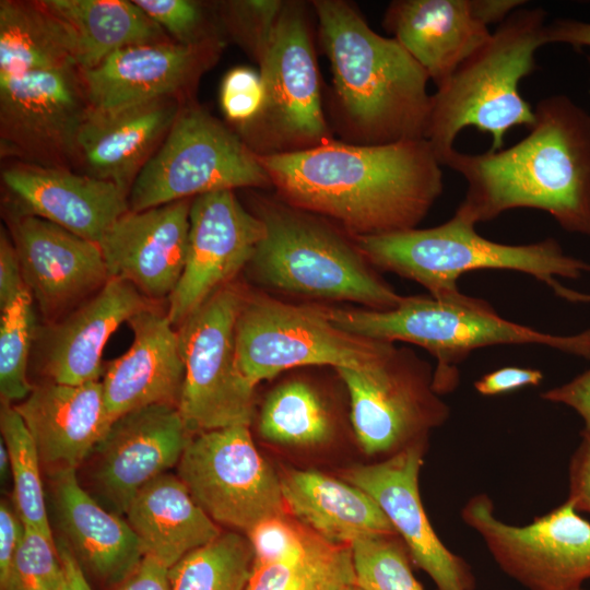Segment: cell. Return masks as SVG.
I'll use <instances>...</instances> for the list:
<instances>
[{
	"instance_id": "cell-1",
	"label": "cell",
	"mask_w": 590,
	"mask_h": 590,
	"mask_svg": "<svg viewBox=\"0 0 590 590\" xmlns=\"http://www.w3.org/2000/svg\"><path fill=\"white\" fill-rule=\"evenodd\" d=\"M258 155L291 204L340 222L355 237L416 228L444 190L442 165L426 139L389 144L328 140Z\"/></svg>"
},
{
	"instance_id": "cell-2",
	"label": "cell",
	"mask_w": 590,
	"mask_h": 590,
	"mask_svg": "<svg viewBox=\"0 0 590 590\" xmlns=\"http://www.w3.org/2000/svg\"><path fill=\"white\" fill-rule=\"evenodd\" d=\"M534 116L529 133L509 148L476 154L455 148L441 158L467 181L456 211L477 224L536 209L590 238V113L553 94L536 103Z\"/></svg>"
},
{
	"instance_id": "cell-3",
	"label": "cell",
	"mask_w": 590,
	"mask_h": 590,
	"mask_svg": "<svg viewBox=\"0 0 590 590\" xmlns=\"http://www.w3.org/2000/svg\"><path fill=\"white\" fill-rule=\"evenodd\" d=\"M314 7L339 106L361 144L425 139L432 95L421 64L351 4L317 0Z\"/></svg>"
},
{
	"instance_id": "cell-4",
	"label": "cell",
	"mask_w": 590,
	"mask_h": 590,
	"mask_svg": "<svg viewBox=\"0 0 590 590\" xmlns=\"http://www.w3.org/2000/svg\"><path fill=\"white\" fill-rule=\"evenodd\" d=\"M475 226L456 211L434 227L356 236L355 240L373 267L421 284L435 298L460 296L458 280L467 272L509 270L533 276L565 300L590 303V293L574 291L557 280H578L590 272V263L567 255L557 239L508 245L483 237Z\"/></svg>"
},
{
	"instance_id": "cell-5",
	"label": "cell",
	"mask_w": 590,
	"mask_h": 590,
	"mask_svg": "<svg viewBox=\"0 0 590 590\" xmlns=\"http://www.w3.org/2000/svg\"><path fill=\"white\" fill-rule=\"evenodd\" d=\"M337 327L352 334L425 349L436 359L434 388L438 394L459 385L458 365L473 351L495 345L536 344L590 361V329L557 335L502 317L481 298L403 296L393 308L319 306Z\"/></svg>"
},
{
	"instance_id": "cell-6",
	"label": "cell",
	"mask_w": 590,
	"mask_h": 590,
	"mask_svg": "<svg viewBox=\"0 0 590 590\" xmlns=\"http://www.w3.org/2000/svg\"><path fill=\"white\" fill-rule=\"evenodd\" d=\"M546 16L541 7L514 11L432 95L425 139L439 162L465 128L489 133V150L496 151L510 129L534 123L519 83L535 70V54L546 45Z\"/></svg>"
},
{
	"instance_id": "cell-7",
	"label": "cell",
	"mask_w": 590,
	"mask_h": 590,
	"mask_svg": "<svg viewBox=\"0 0 590 590\" xmlns=\"http://www.w3.org/2000/svg\"><path fill=\"white\" fill-rule=\"evenodd\" d=\"M257 215L264 234L247 268L262 285L379 310L402 300L357 247L299 209L266 203Z\"/></svg>"
},
{
	"instance_id": "cell-8",
	"label": "cell",
	"mask_w": 590,
	"mask_h": 590,
	"mask_svg": "<svg viewBox=\"0 0 590 590\" xmlns=\"http://www.w3.org/2000/svg\"><path fill=\"white\" fill-rule=\"evenodd\" d=\"M270 177L249 144L205 109L185 105L129 192L131 211L220 191L264 187Z\"/></svg>"
},
{
	"instance_id": "cell-9",
	"label": "cell",
	"mask_w": 590,
	"mask_h": 590,
	"mask_svg": "<svg viewBox=\"0 0 590 590\" xmlns=\"http://www.w3.org/2000/svg\"><path fill=\"white\" fill-rule=\"evenodd\" d=\"M394 343L340 329L319 305H293L262 294H246L236 322L237 365L255 387L300 366L363 367Z\"/></svg>"
},
{
	"instance_id": "cell-10",
	"label": "cell",
	"mask_w": 590,
	"mask_h": 590,
	"mask_svg": "<svg viewBox=\"0 0 590 590\" xmlns=\"http://www.w3.org/2000/svg\"><path fill=\"white\" fill-rule=\"evenodd\" d=\"M245 296L229 283L177 327L185 365L177 408L191 435L252 422L256 387L236 357V322Z\"/></svg>"
},
{
	"instance_id": "cell-11",
	"label": "cell",
	"mask_w": 590,
	"mask_h": 590,
	"mask_svg": "<svg viewBox=\"0 0 590 590\" xmlns=\"http://www.w3.org/2000/svg\"><path fill=\"white\" fill-rule=\"evenodd\" d=\"M351 406V423L362 450L388 458L411 446L426 444L432 428L450 415L434 388V369L408 347L396 345L363 367L335 369Z\"/></svg>"
},
{
	"instance_id": "cell-12",
	"label": "cell",
	"mask_w": 590,
	"mask_h": 590,
	"mask_svg": "<svg viewBox=\"0 0 590 590\" xmlns=\"http://www.w3.org/2000/svg\"><path fill=\"white\" fill-rule=\"evenodd\" d=\"M177 470L216 523L247 533L266 519L286 516L281 477L257 450L249 426L192 435Z\"/></svg>"
},
{
	"instance_id": "cell-13",
	"label": "cell",
	"mask_w": 590,
	"mask_h": 590,
	"mask_svg": "<svg viewBox=\"0 0 590 590\" xmlns=\"http://www.w3.org/2000/svg\"><path fill=\"white\" fill-rule=\"evenodd\" d=\"M461 519L499 568L528 590H569L590 580V523L562 505L526 526L498 519L486 494L468 499Z\"/></svg>"
},
{
	"instance_id": "cell-14",
	"label": "cell",
	"mask_w": 590,
	"mask_h": 590,
	"mask_svg": "<svg viewBox=\"0 0 590 590\" xmlns=\"http://www.w3.org/2000/svg\"><path fill=\"white\" fill-rule=\"evenodd\" d=\"M90 107L79 68L0 76L1 156L78 172V135Z\"/></svg>"
},
{
	"instance_id": "cell-15",
	"label": "cell",
	"mask_w": 590,
	"mask_h": 590,
	"mask_svg": "<svg viewBox=\"0 0 590 590\" xmlns=\"http://www.w3.org/2000/svg\"><path fill=\"white\" fill-rule=\"evenodd\" d=\"M259 64L264 102L245 129L259 141L264 154L309 149L328 141L315 50L297 4L284 3Z\"/></svg>"
},
{
	"instance_id": "cell-16",
	"label": "cell",
	"mask_w": 590,
	"mask_h": 590,
	"mask_svg": "<svg viewBox=\"0 0 590 590\" xmlns=\"http://www.w3.org/2000/svg\"><path fill=\"white\" fill-rule=\"evenodd\" d=\"M191 436L175 404H152L117 417L87 458L88 493L125 515L144 485L178 464Z\"/></svg>"
},
{
	"instance_id": "cell-17",
	"label": "cell",
	"mask_w": 590,
	"mask_h": 590,
	"mask_svg": "<svg viewBox=\"0 0 590 590\" xmlns=\"http://www.w3.org/2000/svg\"><path fill=\"white\" fill-rule=\"evenodd\" d=\"M189 222L185 268L167 298L174 327L247 268L264 234L260 217L248 212L233 190L193 198Z\"/></svg>"
},
{
	"instance_id": "cell-18",
	"label": "cell",
	"mask_w": 590,
	"mask_h": 590,
	"mask_svg": "<svg viewBox=\"0 0 590 590\" xmlns=\"http://www.w3.org/2000/svg\"><path fill=\"white\" fill-rule=\"evenodd\" d=\"M425 444L411 446L385 460L346 471V482L366 492L385 512L412 560L438 590H474V577L462 557L438 538L420 494Z\"/></svg>"
},
{
	"instance_id": "cell-19",
	"label": "cell",
	"mask_w": 590,
	"mask_h": 590,
	"mask_svg": "<svg viewBox=\"0 0 590 590\" xmlns=\"http://www.w3.org/2000/svg\"><path fill=\"white\" fill-rule=\"evenodd\" d=\"M24 283L42 315L55 321L109 280L98 245L44 219L9 213Z\"/></svg>"
},
{
	"instance_id": "cell-20",
	"label": "cell",
	"mask_w": 590,
	"mask_h": 590,
	"mask_svg": "<svg viewBox=\"0 0 590 590\" xmlns=\"http://www.w3.org/2000/svg\"><path fill=\"white\" fill-rule=\"evenodd\" d=\"M192 199L116 220L97 243L109 278L133 285L150 300L168 298L186 262Z\"/></svg>"
},
{
	"instance_id": "cell-21",
	"label": "cell",
	"mask_w": 590,
	"mask_h": 590,
	"mask_svg": "<svg viewBox=\"0 0 590 590\" xmlns=\"http://www.w3.org/2000/svg\"><path fill=\"white\" fill-rule=\"evenodd\" d=\"M152 305L133 285L109 278L81 305L36 328V365L48 381L82 385L99 381L106 367L104 347L118 329L137 312Z\"/></svg>"
},
{
	"instance_id": "cell-22",
	"label": "cell",
	"mask_w": 590,
	"mask_h": 590,
	"mask_svg": "<svg viewBox=\"0 0 590 590\" xmlns=\"http://www.w3.org/2000/svg\"><path fill=\"white\" fill-rule=\"evenodd\" d=\"M1 179L10 212L44 219L96 244L130 210L128 192L70 169L11 162Z\"/></svg>"
},
{
	"instance_id": "cell-23",
	"label": "cell",
	"mask_w": 590,
	"mask_h": 590,
	"mask_svg": "<svg viewBox=\"0 0 590 590\" xmlns=\"http://www.w3.org/2000/svg\"><path fill=\"white\" fill-rule=\"evenodd\" d=\"M215 43L185 46L175 42L134 45L81 70L91 108L111 110L179 96L214 56Z\"/></svg>"
},
{
	"instance_id": "cell-24",
	"label": "cell",
	"mask_w": 590,
	"mask_h": 590,
	"mask_svg": "<svg viewBox=\"0 0 590 590\" xmlns=\"http://www.w3.org/2000/svg\"><path fill=\"white\" fill-rule=\"evenodd\" d=\"M180 107L176 97L111 110L90 107L78 135V172L113 182L129 193L165 140Z\"/></svg>"
},
{
	"instance_id": "cell-25",
	"label": "cell",
	"mask_w": 590,
	"mask_h": 590,
	"mask_svg": "<svg viewBox=\"0 0 590 590\" xmlns=\"http://www.w3.org/2000/svg\"><path fill=\"white\" fill-rule=\"evenodd\" d=\"M128 323L132 343L122 356L109 363L101 380L111 422L152 404L177 405L185 376L178 333L167 312L152 304Z\"/></svg>"
},
{
	"instance_id": "cell-26",
	"label": "cell",
	"mask_w": 590,
	"mask_h": 590,
	"mask_svg": "<svg viewBox=\"0 0 590 590\" xmlns=\"http://www.w3.org/2000/svg\"><path fill=\"white\" fill-rule=\"evenodd\" d=\"M13 405L33 436L49 475L78 470L111 424L101 380L82 385L47 380Z\"/></svg>"
},
{
	"instance_id": "cell-27",
	"label": "cell",
	"mask_w": 590,
	"mask_h": 590,
	"mask_svg": "<svg viewBox=\"0 0 590 590\" xmlns=\"http://www.w3.org/2000/svg\"><path fill=\"white\" fill-rule=\"evenodd\" d=\"M54 519L82 568L109 586L119 583L144 556L142 545L121 516L98 503L81 485L76 470L50 475Z\"/></svg>"
},
{
	"instance_id": "cell-28",
	"label": "cell",
	"mask_w": 590,
	"mask_h": 590,
	"mask_svg": "<svg viewBox=\"0 0 590 590\" xmlns=\"http://www.w3.org/2000/svg\"><path fill=\"white\" fill-rule=\"evenodd\" d=\"M384 24L437 88L492 34L475 16L471 0L393 1Z\"/></svg>"
},
{
	"instance_id": "cell-29",
	"label": "cell",
	"mask_w": 590,
	"mask_h": 590,
	"mask_svg": "<svg viewBox=\"0 0 590 590\" xmlns=\"http://www.w3.org/2000/svg\"><path fill=\"white\" fill-rule=\"evenodd\" d=\"M125 516L144 555L167 568L222 533L181 480L167 472L139 491Z\"/></svg>"
},
{
	"instance_id": "cell-30",
	"label": "cell",
	"mask_w": 590,
	"mask_h": 590,
	"mask_svg": "<svg viewBox=\"0 0 590 590\" xmlns=\"http://www.w3.org/2000/svg\"><path fill=\"white\" fill-rule=\"evenodd\" d=\"M287 511L321 538L351 545L358 538L397 533L378 504L363 489L311 470L281 476Z\"/></svg>"
},
{
	"instance_id": "cell-31",
	"label": "cell",
	"mask_w": 590,
	"mask_h": 590,
	"mask_svg": "<svg viewBox=\"0 0 590 590\" xmlns=\"http://www.w3.org/2000/svg\"><path fill=\"white\" fill-rule=\"evenodd\" d=\"M79 68L73 28L43 0L0 2V76Z\"/></svg>"
},
{
	"instance_id": "cell-32",
	"label": "cell",
	"mask_w": 590,
	"mask_h": 590,
	"mask_svg": "<svg viewBox=\"0 0 590 590\" xmlns=\"http://www.w3.org/2000/svg\"><path fill=\"white\" fill-rule=\"evenodd\" d=\"M43 1L75 32L81 70L129 46L173 42L133 0Z\"/></svg>"
},
{
	"instance_id": "cell-33",
	"label": "cell",
	"mask_w": 590,
	"mask_h": 590,
	"mask_svg": "<svg viewBox=\"0 0 590 590\" xmlns=\"http://www.w3.org/2000/svg\"><path fill=\"white\" fill-rule=\"evenodd\" d=\"M352 583L351 545L329 542L303 524L292 551L275 560L255 562L246 590H342Z\"/></svg>"
},
{
	"instance_id": "cell-34",
	"label": "cell",
	"mask_w": 590,
	"mask_h": 590,
	"mask_svg": "<svg viewBox=\"0 0 590 590\" xmlns=\"http://www.w3.org/2000/svg\"><path fill=\"white\" fill-rule=\"evenodd\" d=\"M262 438L286 446H312L333 435L331 413L319 392L304 380H290L266 398L259 415Z\"/></svg>"
},
{
	"instance_id": "cell-35",
	"label": "cell",
	"mask_w": 590,
	"mask_h": 590,
	"mask_svg": "<svg viewBox=\"0 0 590 590\" xmlns=\"http://www.w3.org/2000/svg\"><path fill=\"white\" fill-rule=\"evenodd\" d=\"M255 552L247 534L222 532L169 568L172 590H246Z\"/></svg>"
},
{
	"instance_id": "cell-36",
	"label": "cell",
	"mask_w": 590,
	"mask_h": 590,
	"mask_svg": "<svg viewBox=\"0 0 590 590\" xmlns=\"http://www.w3.org/2000/svg\"><path fill=\"white\" fill-rule=\"evenodd\" d=\"M0 429L10 456L13 504L25 526L54 539L40 477L38 449L23 418L11 403L1 404Z\"/></svg>"
},
{
	"instance_id": "cell-37",
	"label": "cell",
	"mask_w": 590,
	"mask_h": 590,
	"mask_svg": "<svg viewBox=\"0 0 590 590\" xmlns=\"http://www.w3.org/2000/svg\"><path fill=\"white\" fill-rule=\"evenodd\" d=\"M34 299L27 287L0 308V394L5 403L21 402L32 392L27 367L36 324Z\"/></svg>"
},
{
	"instance_id": "cell-38",
	"label": "cell",
	"mask_w": 590,
	"mask_h": 590,
	"mask_svg": "<svg viewBox=\"0 0 590 590\" xmlns=\"http://www.w3.org/2000/svg\"><path fill=\"white\" fill-rule=\"evenodd\" d=\"M355 583L363 590H424L397 533H376L351 544Z\"/></svg>"
},
{
	"instance_id": "cell-39",
	"label": "cell",
	"mask_w": 590,
	"mask_h": 590,
	"mask_svg": "<svg viewBox=\"0 0 590 590\" xmlns=\"http://www.w3.org/2000/svg\"><path fill=\"white\" fill-rule=\"evenodd\" d=\"M62 583L63 571L56 540L25 526L7 583L1 590H62Z\"/></svg>"
},
{
	"instance_id": "cell-40",
	"label": "cell",
	"mask_w": 590,
	"mask_h": 590,
	"mask_svg": "<svg viewBox=\"0 0 590 590\" xmlns=\"http://www.w3.org/2000/svg\"><path fill=\"white\" fill-rule=\"evenodd\" d=\"M170 39L185 46L214 43L206 31L202 5L190 0H133Z\"/></svg>"
},
{
	"instance_id": "cell-41",
	"label": "cell",
	"mask_w": 590,
	"mask_h": 590,
	"mask_svg": "<svg viewBox=\"0 0 590 590\" xmlns=\"http://www.w3.org/2000/svg\"><path fill=\"white\" fill-rule=\"evenodd\" d=\"M284 3L275 0L233 1L227 20L241 43L258 62L263 58Z\"/></svg>"
},
{
	"instance_id": "cell-42",
	"label": "cell",
	"mask_w": 590,
	"mask_h": 590,
	"mask_svg": "<svg viewBox=\"0 0 590 590\" xmlns=\"http://www.w3.org/2000/svg\"><path fill=\"white\" fill-rule=\"evenodd\" d=\"M220 101L227 119L244 127L252 122L264 102L260 73L247 67L228 71L222 81Z\"/></svg>"
},
{
	"instance_id": "cell-43",
	"label": "cell",
	"mask_w": 590,
	"mask_h": 590,
	"mask_svg": "<svg viewBox=\"0 0 590 590\" xmlns=\"http://www.w3.org/2000/svg\"><path fill=\"white\" fill-rule=\"evenodd\" d=\"M303 524L286 518L273 517L266 519L248 531L255 562L266 563L281 558L287 554L300 540Z\"/></svg>"
},
{
	"instance_id": "cell-44",
	"label": "cell",
	"mask_w": 590,
	"mask_h": 590,
	"mask_svg": "<svg viewBox=\"0 0 590 590\" xmlns=\"http://www.w3.org/2000/svg\"><path fill=\"white\" fill-rule=\"evenodd\" d=\"M540 397L574 410L583 423L581 434L590 436V367L569 381L543 391Z\"/></svg>"
},
{
	"instance_id": "cell-45",
	"label": "cell",
	"mask_w": 590,
	"mask_h": 590,
	"mask_svg": "<svg viewBox=\"0 0 590 590\" xmlns=\"http://www.w3.org/2000/svg\"><path fill=\"white\" fill-rule=\"evenodd\" d=\"M567 502L578 512L590 514V436L581 434V440L568 464Z\"/></svg>"
},
{
	"instance_id": "cell-46",
	"label": "cell",
	"mask_w": 590,
	"mask_h": 590,
	"mask_svg": "<svg viewBox=\"0 0 590 590\" xmlns=\"http://www.w3.org/2000/svg\"><path fill=\"white\" fill-rule=\"evenodd\" d=\"M544 375L541 370L518 366H505L483 375L474 382L477 393L492 397L508 393L527 386H539Z\"/></svg>"
},
{
	"instance_id": "cell-47",
	"label": "cell",
	"mask_w": 590,
	"mask_h": 590,
	"mask_svg": "<svg viewBox=\"0 0 590 590\" xmlns=\"http://www.w3.org/2000/svg\"><path fill=\"white\" fill-rule=\"evenodd\" d=\"M25 526L15 506L8 499L0 503V590L5 586L13 557Z\"/></svg>"
},
{
	"instance_id": "cell-48",
	"label": "cell",
	"mask_w": 590,
	"mask_h": 590,
	"mask_svg": "<svg viewBox=\"0 0 590 590\" xmlns=\"http://www.w3.org/2000/svg\"><path fill=\"white\" fill-rule=\"evenodd\" d=\"M26 287L20 259L11 236L0 233V308Z\"/></svg>"
},
{
	"instance_id": "cell-49",
	"label": "cell",
	"mask_w": 590,
	"mask_h": 590,
	"mask_svg": "<svg viewBox=\"0 0 590 590\" xmlns=\"http://www.w3.org/2000/svg\"><path fill=\"white\" fill-rule=\"evenodd\" d=\"M113 590H172L169 568L144 555L139 564Z\"/></svg>"
},
{
	"instance_id": "cell-50",
	"label": "cell",
	"mask_w": 590,
	"mask_h": 590,
	"mask_svg": "<svg viewBox=\"0 0 590 590\" xmlns=\"http://www.w3.org/2000/svg\"><path fill=\"white\" fill-rule=\"evenodd\" d=\"M545 44H567L574 48L590 47V22L558 19L547 23L544 31Z\"/></svg>"
},
{
	"instance_id": "cell-51",
	"label": "cell",
	"mask_w": 590,
	"mask_h": 590,
	"mask_svg": "<svg viewBox=\"0 0 590 590\" xmlns=\"http://www.w3.org/2000/svg\"><path fill=\"white\" fill-rule=\"evenodd\" d=\"M477 20L485 26L503 23L514 11L522 8L523 0H471Z\"/></svg>"
},
{
	"instance_id": "cell-52",
	"label": "cell",
	"mask_w": 590,
	"mask_h": 590,
	"mask_svg": "<svg viewBox=\"0 0 590 590\" xmlns=\"http://www.w3.org/2000/svg\"><path fill=\"white\" fill-rule=\"evenodd\" d=\"M56 546L62 565V590H92L82 566L61 539L56 540Z\"/></svg>"
},
{
	"instance_id": "cell-53",
	"label": "cell",
	"mask_w": 590,
	"mask_h": 590,
	"mask_svg": "<svg viewBox=\"0 0 590 590\" xmlns=\"http://www.w3.org/2000/svg\"><path fill=\"white\" fill-rule=\"evenodd\" d=\"M11 475L10 456L3 440H0V476L1 481L5 482Z\"/></svg>"
},
{
	"instance_id": "cell-54",
	"label": "cell",
	"mask_w": 590,
	"mask_h": 590,
	"mask_svg": "<svg viewBox=\"0 0 590 590\" xmlns=\"http://www.w3.org/2000/svg\"><path fill=\"white\" fill-rule=\"evenodd\" d=\"M342 590H363L361 587H358L356 583L349 585L344 587Z\"/></svg>"
},
{
	"instance_id": "cell-55",
	"label": "cell",
	"mask_w": 590,
	"mask_h": 590,
	"mask_svg": "<svg viewBox=\"0 0 590 590\" xmlns=\"http://www.w3.org/2000/svg\"><path fill=\"white\" fill-rule=\"evenodd\" d=\"M569 590H586L583 587H578V588H574V589H569Z\"/></svg>"
},
{
	"instance_id": "cell-56",
	"label": "cell",
	"mask_w": 590,
	"mask_h": 590,
	"mask_svg": "<svg viewBox=\"0 0 590 590\" xmlns=\"http://www.w3.org/2000/svg\"><path fill=\"white\" fill-rule=\"evenodd\" d=\"M587 61H588V64H589V68H590V52H589V55L587 56Z\"/></svg>"
}]
</instances>
